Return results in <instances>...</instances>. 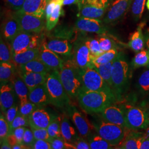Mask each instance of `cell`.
Returning <instances> with one entry per match:
<instances>
[{"label": "cell", "mask_w": 149, "mask_h": 149, "mask_svg": "<svg viewBox=\"0 0 149 149\" xmlns=\"http://www.w3.org/2000/svg\"><path fill=\"white\" fill-rule=\"evenodd\" d=\"M55 118L45 109L38 108L28 117L29 127L31 128H47Z\"/></svg>", "instance_id": "obj_15"}, {"label": "cell", "mask_w": 149, "mask_h": 149, "mask_svg": "<svg viewBox=\"0 0 149 149\" xmlns=\"http://www.w3.org/2000/svg\"><path fill=\"white\" fill-rule=\"evenodd\" d=\"M140 149H149V136L148 134L144 135L140 144Z\"/></svg>", "instance_id": "obj_53"}, {"label": "cell", "mask_w": 149, "mask_h": 149, "mask_svg": "<svg viewBox=\"0 0 149 149\" xmlns=\"http://www.w3.org/2000/svg\"><path fill=\"white\" fill-rule=\"evenodd\" d=\"M27 149V148L23 145V144H19V143H18V144H16L13 145L12 147V149Z\"/></svg>", "instance_id": "obj_57"}, {"label": "cell", "mask_w": 149, "mask_h": 149, "mask_svg": "<svg viewBox=\"0 0 149 149\" xmlns=\"http://www.w3.org/2000/svg\"><path fill=\"white\" fill-rule=\"evenodd\" d=\"M143 26V23L140 24L137 29L132 34L129 39L128 46L135 53L144 50L145 47V38L142 30Z\"/></svg>", "instance_id": "obj_28"}, {"label": "cell", "mask_w": 149, "mask_h": 149, "mask_svg": "<svg viewBox=\"0 0 149 149\" xmlns=\"http://www.w3.org/2000/svg\"><path fill=\"white\" fill-rule=\"evenodd\" d=\"M13 52L11 44L8 42H5L1 37L0 40V61L13 63Z\"/></svg>", "instance_id": "obj_35"}, {"label": "cell", "mask_w": 149, "mask_h": 149, "mask_svg": "<svg viewBox=\"0 0 149 149\" xmlns=\"http://www.w3.org/2000/svg\"><path fill=\"white\" fill-rule=\"evenodd\" d=\"M85 0H79V2H78V3H81V2H84Z\"/></svg>", "instance_id": "obj_61"}, {"label": "cell", "mask_w": 149, "mask_h": 149, "mask_svg": "<svg viewBox=\"0 0 149 149\" xmlns=\"http://www.w3.org/2000/svg\"><path fill=\"white\" fill-rule=\"evenodd\" d=\"M144 137L141 133H130L127 134L122 142L118 146V149H140L141 140Z\"/></svg>", "instance_id": "obj_29"}, {"label": "cell", "mask_w": 149, "mask_h": 149, "mask_svg": "<svg viewBox=\"0 0 149 149\" xmlns=\"http://www.w3.org/2000/svg\"><path fill=\"white\" fill-rule=\"evenodd\" d=\"M146 7H147L148 9L149 10V0L147 1V2H146Z\"/></svg>", "instance_id": "obj_59"}, {"label": "cell", "mask_w": 149, "mask_h": 149, "mask_svg": "<svg viewBox=\"0 0 149 149\" xmlns=\"http://www.w3.org/2000/svg\"><path fill=\"white\" fill-rule=\"evenodd\" d=\"M3 37L7 41H10L17 34L22 31L19 24L13 14L6 17L2 27Z\"/></svg>", "instance_id": "obj_21"}, {"label": "cell", "mask_w": 149, "mask_h": 149, "mask_svg": "<svg viewBox=\"0 0 149 149\" xmlns=\"http://www.w3.org/2000/svg\"><path fill=\"white\" fill-rule=\"evenodd\" d=\"M131 0H114L103 19L105 24H113L120 20L128 11Z\"/></svg>", "instance_id": "obj_11"}, {"label": "cell", "mask_w": 149, "mask_h": 149, "mask_svg": "<svg viewBox=\"0 0 149 149\" xmlns=\"http://www.w3.org/2000/svg\"><path fill=\"white\" fill-rule=\"evenodd\" d=\"M77 98L81 108L90 114L100 113L117 101L114 95L104 91L81 90Z\"/></svg>", "instance_id": "obj_1"}, {"label": "cell", "mask_w": 149, "mask_h": 149, "mask_svg": "<svg viewBox=\"0 0 149 149\" xmlns=\"http://www.w3.org/2000/svg\"><path fill=\"white\" fill-rule=\"evenodd\" d=\"M71 116L80 136L84 138H88L92 133V130L95 129L93 125H91L89 121L75 108H72Z\"/></svg>", "instance_id": "obj_16"}, {"label": "cell", "mask_w": 149, "mask_h": 149, "mask_svg": "<svg viewBox=\"0 0 149 149\" xmlns=\"http://www.w3.org/2000/svg\"><path fill=\"white\" fill-rule=\"evenodd\" d=\"M10 134V124L6 118L1 113L0 117V141L5 139Z\"/></svg>", "instance_id": "obj_43"}, {"label": "cell", "mask_w": 149, "mask_h": 149, "mask_svg": "<svg viewBox=\"0 0 149 149\" xmlns=\"http://www.w3.org/2000/svg\"><path fill=\"white\" fill-rule=\"evenodd\" d=\"M25 0H6L7 5L13 11L20 10L22 8Z\"/></svg>", "instance_id": "obj_51"}, {"label": "cell", "mask_w": 149, "mask_h": 149, "mask_svg": "<svg viewBox=\"0 0 149 149\" xmlns=\"http://www.w3.org/2000/svg\"><path fill=\"white\" fill-rule=\"evenodd\" d=\"M1 149H12L11 145L7 139L6 138L1 141Z\"/></svg>", "instance_id": "obj_55"}, {"label": "cell", "mask_w": 149, "mask_h": 149, "mask_svg": "<svg viewBox=\"0 0 149 149\" xmlns=\"http://www.w3.org/2000/svg\"><path fill=\"white\" fill-rule=\"evenodd\" d=\"M75 27L81 32L104 34L107 29L100 19L79 17L75 22Z\"/></svg>", "instance_id": "obj_12"}, {"label": "cell", "mask_w": 149, "mask_h": 149, "mask_svg": "<svg viewBox=\"0 0 149 149\" xmlns=\"http://www.w3.org/2000/svg\"><path fill=\"white\" fill-rule=\"evenodd\" d=\"M62 117L54 119L47 128L48 133L52 138H63L61 133V122Z\"/></svg>", "instance_id": "obj_37"}, {"label": "cell", "mask_w": 149, "mask_h": 149, "mask_svg": "<svg viewBox=\"0 0 149 149\" xmlns=\"http://www.w3.org/2000/svg\"><path fill=\"white\" fill-rule=\"evenodd\" d=\"M78 17L101 19L105 15L108 7H102L93 3H84L78 4Z\"/></svg>", "instance_id": "obj_18"}, {"label": "cell", "mask_w": 149, "mask_h": 149, "mask_svg": "<svg viewBox=\"0 0 149 149\" xmlns=\"http://www.w3.org/2000/svg\"><path fill=\"white\" fill-rule=\"evenodd\" d=\"M100 47L103 52H107L114 49H116V45L110 38L107 37H101L98 39Z\"/></svg>", "instance_id": "obj_45"}, {"label": "cell", "mask_w": 149, "mask_h": 149, "mask_svg": "<svg viewBox=\"0 0 149 149\" xmlns=\"http://www.w3.org/2000/svg\"><path fill=\"white\" fill-rule=\"evenodd\" d=\"M119 53L116 49L104 52L97 56L92 57V64L94 66L106 64L113 61L117 57Z\"/></svg>", "instance_id": "obj_31"}, {"label": "cell", "mask_w": 149, "mask_h": 149, "mask_svg": "<svg viewBox=\"0 0 149 149\" xmlns=\"http://www.w3.org/2000/svg\"><path fill=\"white\" fill-rule=\"evenodd\" d=\"M134 68L149 66V53L148 50H143L135 55L132 61Z\"/></svg>", "instance_id": "obj_36"}, {"label": "cell", "mask_w": 149, "mask_h": 149, "mask_svg": "<svg viewBox=\"0 0 149 149\" xmlns=\"http://www.w3.org/2000/svg\"><path fill=\"white\" fill-rule=\"evenodd\" d=\"M16 68L18 70L23 71L43 74H49L53 71V70L44 64L39 58L29 61L27 64L16 67Z\"/></svg>", "instance_id": "obj_26"}, {"label": "cell", "mask_w": 149, "mask_h": 149, "mask_svg": "<svg viewBox=\"0 0 149 149\" xmlns=\"http://www.w3.org/2000/svg\"><path fill=\"white\" fill-rule=\"evenodd\" d=\"M121 108L124 113L128 129L137 130L149 127V117L146 111L130 104L123 105Z\"/></svg>", "instance_id": "obj_7"}, {"label": "cell", "mask_w": 149, "mask_h": 149, "mask_svg": "<svg viewBox=\"0 0 149 149\" xmlns=\"http://www.w3.org/2000/svg\"><path fill=\"white\" fill-rule=\"evenodd\" d=\"M97 133L113 146H118L125 138L127 128L117 124L101 120L93 125Z\"/></svg>", "instance_id": "obj_5"}, {"label": "cell", "mask_w": 149, "mask_h": 149, "mask_svg": "<svg viewBox=\"0 0 149 149\" xmlns=\"http://www.w3.org/2000/svg\"><path fill=\"white\" fill-rule=\"evenodd\" d=\"M61 133L63 138L71 144L79 137L66 115H63L61 118Z\"/></svg>", "instance_id": "obj_25"}, {"label": "cell", "mask_w": 149, "mask_h": 149, "mask_svg": "<svg viewBox=\"0 0 149 149\" xmlns=\"http://www.w3.org/2000/svg\"><path fill=\"white\" fill-rule=\"evenodd\" d=\"M92 57L93 56L86 45L84 40L79 42L75 44L72 60L79 69L83 70L87 68H93Z\"/></svg>", "instance_id": "obj_10"}, {"label": "cell", "mask_w": 149, "mask_h": 149, "mask_svg": "<svg viewBox=\"0 0 149 149\" xmlns=\"http://www.w3.org/2000/svg\"><path fill=\"white\" fill-rule=\"evenodd\" d=\"M6 139H7V141H8V143L10 144L11 147H12L15 144L18 143L17 139L16 138V137L13 134H11L8 135Z\"/></svg>", "instance_id": "obj_54"}, {"label": "cell", "mask_w": 149, "mask_h": 149, "mask_svg": "<svg viewBox=\"0 0 149 149\" xmlns=\"http://www.w3.org/2000/svg\"><path fill=\"white\" fill-rule=\"evenodd\" d=\"M79 0H63V5L64 6L71 5L72 4H78Z\"/></svg>", "instance_id": "obj_56"}, {"label": "cell", "mask_w": 149, "mask_h": 149, "mask_svg": "<svg viewBox=\"0 0 149 149\" xmlns=\"http://www.w3.org/2000/svg\"><path fill=\"white\" fill-rule=\"evenodd\" d=\"M146 112L147 113V114H148V117H149V109H148L147 111H146Z\"/></svg>", "instance_id": "obj_60"}, {"label": "cell", "mask_w": 149, "mask_h": 149, "mask_svg": "<svg viewBox=\"0 0 149 149\" xmlns=\"http://www.w3.org/2000/svg\"><path fill=\"white\" fill-rule=\"evenodd\" d=\"M38 107H40L29 100L23 103H20V106L19 107V113L23 116L28 117L32 112Z\"/></svg>", "instance_id": "obj_42"}, {"label": "cell", "mask_w": 149, "mask_h": 149, "mask_svg": "<svg viewBox=\"0 0 149 149\" xmlns=\"http://www.w3.org/2000/svg\"><path fill=\"white\" fill-rule=\"evenodd\" d=\"M81 78L82 84L81 90L104 91L114 95L111 87L94 68H87L81 70Z\"/></svg>", "instance_id": "obj_6"}, {"label": "cell", "mask_w": 149, "mask_h": 149, "mask_svg": "<svg viewBox=\"0 0 149 149\" xmlns=\"http://www.w3.org/2000/svg\"><path fill=\"white\" fill-rule=\"evenodd\" d=\"M46 45L55 53L64 56L70 55L72 50L71 44L66 39H52L46 43Z\"/></svg>", "instance_id": "obj_24"}, {"label": "cell", "mask_w": 149, "mask_h": 149, "mask_svg": "<svg viewBox=\"0 0 149 149\" xmlns=\"http://www.w3.org/2000/svg\"><path fill=\"white\" fill-rule=\"evenodd\" d=\"M87 139L91 149H111L114 148V146L97 133L95 134H91Z\"/></svg>", "instance_id": "obj_32"}, {"label": "cell", "mask_w": 149, "mask_h": 149, "mask_svg": "<svg viewBox=\"0 0 149 149\" xmlns=\"http://www.w3.org/2000/svg\"><path fill=\"white\" fill-rule=\"evenodd\" d=\"M82 137H79L73 142L72 144L74 145V149H90V146L88 141H87Z\"/></svg>", "instance_id": "obj_50"}, {"label": "cell", "mask_w": 149, "mask_h": 149, "mask_svg": "<svg viewBox=\"0 0 149 149\" xmlns=\"http://www.w3.org/2000/svg\"><path fill=\"white\" fill-rule=\"evenodd\" d=\"M49 0H25L19 11L40 18L45 17V8Z\"/></svg>", "instance_id": "obj_19"}, {"label": "cell", "mask_w": 149, "mask_h": 149, "mask_svg": "<svg viewBox=\"0 0 149 149\" xmlns=\"http://www.w3.org/2000/svg\"><path fill=\"white\" fill-rule=\"evenodd\" d=\"M16 66L10 63L1 62L0 63V81L1 85L11 81L16 73Z\"/></svg>", "instance_id": "obj_30"}, {"label": "cell", "mask_w": 149, "mask_h": 149, "mask_svg": "<svg viewBox=\"0 0 149 149\" xmlns=\"http://www.w3.org/2000/svg\"><path fill=\"white\" fill-rule=\"evenodd\" d=\"M5 114L6 119L10 125L12 122L19 114V107L15 103L13 106L7 109L5 112Z\"/></svg>", "instance_id": "obj_48"}, {"label": "cell", "mask_w": 149, "mask_h": 149, "mask_svg": "<svg viewBox=\"0 0 149 149\" xmlns=\"http://www.w3.org/2000/svg\"><path fill=\"white\" fill-rule=\"evenodd\" d=\"M84 42L93 56H97L104 52L100 47L98 40L96 39L88 38L84 40Z\"/></svg>", "instance_id": "obj_39"}, {"label": "cell", "mask_w": 149, "mask_h": 149, "mask_svg": "<svg viewBox=\"0 0 149 149\" xmlns=\"http://www.w3.org/2000/svg\"><path fill=\"white\" fill-rule=\"evenodd\" d=\"M63 0H59L54 11L49 17L46 19V27L48 31H51L56 26L59 21V17L61 15Z\"/></svg>", "instance_id": "obj_33"}, {"label": "cell", "mask_w": 149, "mask_h": 149, "mask_svg": "<svg viewBox=\"0 0 149 149\" xmlns=\"http://www.w3.org/2000/svg\"><path fill=\"white\" fill-rule=\"evenodd\" d=\"M31 149H52V146L50 143L48 141L40 139H36L32 145Z\"/></svg>", "instance_id": "obj_49"}, {"label": "cell", "mask_w": 149, "mask_h": 149, "mask_svg": "<svg viewBox=\"0 0 149 149\" xmlns=\"http://www.w3.org/2000/svg\"><path fill=\"white\" fill-rule=\"evenodd\" d=\"M129 66L122 53L113 61L112 70V90L117 101H122L129 83Z\"/></svg>", "instance_id": "obj_2"}, {"label": "cell", "mask_w": 149, "mask_h": 149, "mask_svg": "<svg viewBox=\"0 0 149 149\" xmlns=\"http://www.w3.org/2000/svg\"><path fill=\"white\" fill-rule=\"evenodd\" d=\"M28 98L30 101L39 107L50 104V99L45 83L29 90Z\"/></svg>", "instance_id": "obj_20"}, {"label": "cell", "mask_w": 149, "mask_h": 149, "mask_svg": "<svg viewBox=\"0 0 149 149\" xmlns=\"http://www.w3.org/2000/svg\"><path fill=\"white\" fill-rule=\"evenodd\" d=\"M10 82L14 87L16 95L18 97L20 103H23L29 101L28 95L29 90L17 71L13 76Z\"/></svg>", "instance_id": "obj_23"}, {"label": "cell", "mask_w": 149, "mask_h": 149, "mask_svg": "<svg viewBox=\"0 0 149 149\" xmlns=\"http://www.w3.org/2000/svg\"><path fill=\"white\" fill-rule=\"evenodd\" d=\"M60 79L70 97H77L82 90L81 70L72 60L64 61L59 70Z\"/></svg>", "instance_id": "obj_3"}, {"label": "cell", "mask_w": 149, "mask_h": 149, "mask_svg": "<svg viewBox=\"0 0 149 149\" xmlns=\"http://www.w3.org/2000/svg\"><path fill=\"white\" fill-rule=\"evenodd\" d=\"M45 84L51 104L59 108L69 105L70 96L61 83L59 70H53L49 73Z\"/></svg>", "instance_id": "obj_4"}, {"label": "cell", "mask_w": 149, "mask_h": 149, "mask_svg": "<svg viewBox=\"0 0 149 149\" xmlns=\"http://www.w3.org/2000/svg\"><path fill=\"white\" fill-rule=\"evenodd\" d=\"M145 40H146V44L148 48V50L149 53V33L148 32L146 36V38H145Z\"/></svg>", "instance_id": "obj_58"}, {"label": "cell", "mask_w": 149, "mask_h": 149, "mask_svg": "<svg viewBox=\"0 0 149 149\" xmlns=\"http://www.w3.org/2000/svg\"><path fill=\"white\" fill-rule=\"evenodd\" d=\"M39 59L53 70H59L64 61L61 59L58 54L55 53L47 47L46 43L43 42L39 47Z\"/></svg>", "instance_id": "obj_13"}, {"label": "cell", "mask_w": 149, "mask_h": 149, "mask_svg": "<svg viewBox=\"0 0 149 149\" xmlns=\"http://www.w3.org/2000/svg\"><path fill=\"white\" fill-rule=\"evenodd\" d=\"M112 62H109L106 64H101L97 66H94V68L98 72L107 83L112 89Z\"/></svg>", "instance_id": "obj_34"}, {"label": "cell", "mask_w": 149, "mask_h": 149, "mask_svg": "<svg viewBox=\"0 0 149 149\" xmlns=\"http://www.w3.org/2000/svg\"><path fill=\"white\" fill-rule=\"evenodd\" d=\"M35 140L36 139L32 129L26 128L25 133L24 134L22 144L24 145L27 149H31L32 145Z\"/></svg>", "instance_id": "obj_47"}, {"label": "cell", "mask_w": 149, "mask_h": 149, "mask_svg": "<svg viewBox=\"0 0 149 149\" xmlns=\"http://www.w3.org/2000/svg\"><path fill=\"white\" fill-rule=\"evenodd\" d=\"M34 134L35 139L44 140L50 141L52 138L48 133L47 128H31Z\"/></svg>", "instance_id": "obj_46"}, {"label": "cell", "mask_w": 149, "mask_h": 149, "mask_svg": "<svg viewBox=\"0 0 149 149\" xmlns=\"http://www.w3.org/2000/svg\"><path fill=\"white\" fill-rule=\"evenodd\" d=\"M17 71L26 84L29 90H31L38 86L45 84L49 74L23 71L18 70H17Z\"/></svg>", "instance_id": "obj_22"}, {"label": "cell", "mask_w": 149, "mask_h": 149, "mask_svg": "<svg viewBox=\"0 0 149 149\" xmlns=\"http://www.w3.org/2000/svg\"><path fill=\"white\" fill-rule=\"evenodd\" d=\"M16 95L14 87L11 82L1 85L0 106L1 112L5 113L7 109L15 104Z\"/></svg>", "instance_id": "obj_17"}, {"label": "cell", "mask_w": 149, "mask_h": 149, "mask_svg": "<svg viewBox=\"0 0 149 149\" xmlns=\"http://www.w3.org/2000/svg\"><path fill=\"white\" fill-rule=\"evenodd\" d=\"M26 129V127H19V128L15 129L12 133V134H13L15 136L18 143H19V144H22Z\"/></svg>", "instance_id": "obj_52"}, {"label": "cell", "mask_w": 149, "mask_h": 149, "mask_svg": "<svg viewBox=\"0 0 149 149\" xmlns=\"http://www.w3.org/2000/svg\"><path fill=\"white\" fill-rule=\"evenodd\" d=\"M140 90L144 92L149 91V69L145 70L140 76L138 81Z\"/></svg>", "instance_id": "obj_44"}, {"label": "cell", "mask_w": 149, "mask_h": 149, "mask_svg": "<svg viewBox=\"0 0 149 149\" xmlns=\"http://www.w3.org/2000/svg\"><path fill=\"white\" fill-rule=\"evenodd\" d=\"M100 113L103 120L127 129L124 113L121 107L111 104L106 107Z\"/></svg>", "instance_id": "obj_14"}, {"label": "cell", "mask_w": 149, "mask_h": 149, "mask_svg": "<svg viewBox=\"0 0 149 149\" xmlns=\"http://www.w3.org/2000/svg\"><path fill=\"white\" fill-rule=\"evenodd\" d=\"M39 48L30 49L25 52L13 55V63L16 67L27 64L39 58Z\"/></svg>", "instance_id": "obj_27"}, {"label": "cell", "mask_w": 149, "mask_h": 149, "mask_svg": "<svg viewBox=\"0 0 149 149\" xmlns=\"http://www.w3.org/2000/svg\"><path fill=\"white\" fill-rule=\"evenodd\" d=\"M13 15L18 22L22 31L39 33L43 31L45 28V24L43 18L19 11H15Z\"/></svg>", "instance_id": "obj_8"}, {"label": "cell", "mask_w": 149, "mask_h": 149, "mask_svg": "<svg viewBox=\"0 0 149 149\" xmlns=\"http://www.w3.org/2000/svg\"><path fill=\"white\" fill-rule=\"evenodd\" d=\"M146 0H134L132 6V13L134 19L137 21L143 16Z\"/></svg>", "instance_id": "obj_38"}, {"label": "cell", "mask_w": 149, "mask_h": 149, "mask_svg": "<svg viewBox=\"0 0 149 149\" xmlns=\"http://www.w3.org/2000/svg\"><path fill=\"white\" fill-rule=\"evenodd\" d=\"M49 143L52 149H74L72 144L66 142L63 138H52Z\"/></svg>", "instance_id": "obj_41"}, {"label": "cell", "mask_w": 149, "mask_h": 149, "mask_svg": "<svg viewBox=\"0 0 149 149\" xmlns=\"http://www.w3.org/2000/svg\"><path fill=\"white\" fill-rule=\"evenodd\" d=\"M33 33L21 31L10 42L13 54L20 53L30 49L39 48L38 45V38Z\"/></svg>", "instance_id": "obj_9"}, {"label": "cell", "mask_w": 149, "mask_h": 149, "mask_svg": "<svg viewBox=\"0 0 149 149\" xmlns=\"http://www.w3.org/2000/svg\"><path fill=\"white\" fill-rule=\"evenodd\" d=\"M29 126V123L28 117L23 116L19 113L10 125L9 135L12 134L14 130L16 128L21 127H28Z\"/></svg>", "instance_id": "obj_40"}]
</instances>
